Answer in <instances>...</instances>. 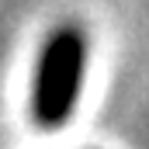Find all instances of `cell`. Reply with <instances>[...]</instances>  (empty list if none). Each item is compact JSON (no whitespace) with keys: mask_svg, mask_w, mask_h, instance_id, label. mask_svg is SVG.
<instances>
[{"mask_svg":"<svg viewBox=\"0 0 149 149\" xmlns=\"http://www.w3.org/2000/svg\"><path fill=\"white\" fill-rule=\"evenodd\" d=\"M87 66V38L76 24H63L45 38L31 87V118L42 128H59L80 97Z\"/></svg>","mask_w":149,"mask_h":149,"instance_id":"6da1fadb","label":"cell"}]
</instances>
